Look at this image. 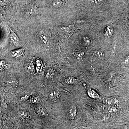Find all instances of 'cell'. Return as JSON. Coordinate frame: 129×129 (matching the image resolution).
Masks as SVG:
<instances>
[{"label": "cell", "instance_id": "obj_1", "mask_svg": "<svg viewBox=\"0 0 129 129\" xmlns=\"http://www.w3.org/2000/svg\"><path fill=\"white\" fill-rule=\"evenodd\" d=\"M119 103V99L117 97H109L104 99L103 105L105 110L109 113H114L117 111Z\"/></svg>", "mask_w": 129, "mask_h": 129}, {"label": "cell", "instance_id": "obj_2", "mask_svg": "<svg viewBox=\"0 0 129 129\" xmlns=\"http://www.w3.org/2000/svg\"><path fill=\"white\" fill-rule=\"evenodd\" d=\"M9 39L10 42L15 46L18 47L19 44V39L16 33L10 28H9Z\"/></svg>", "mask_w": 129, "mask_h": 129}, {"label": "cell", "instance_id": "obj_3", "mask_svg": "<svg viewBox=\"0 0 129 129\" xmlns=\"http://www.w3.org/2000/svg\"><path fill=\"white\" fill-rule=\"evenodd\" d=\"M24 49L23 48L16 49L11 51V55L14 58H17L22 56L24 54Z\"/></svg>", "mask_w": 129, "mask_h": 129}, {"label": "cell", "instance_id": "obj_4", "mask_svg": "<svg viewBox=\"0 0 129 129\" xmlns=\"http://www.w3.org/2000/svg\"><path fill=\"white\" fill-rule=\"evenodd\" d=\"M35 67L31 62H28L25 64L24 69L25 72L29 74H32L34 72Z\"/></svg>", "mask_w": 129, "mask_h": 129}, {"label": "cell", "instance_id": "obj_5", "mask_svg": "<svg viewBox=\"0 0 129 129\" xmlns=\"http://www.w3.org/2000/svg\"><path fill=\"white\" fill-rule=\"evenodd\" d=\"M35 65L36 73L41 72L44 68V64L42 61L39 58L37 59L35 62Z\"/></svg>", "mask_w": 129, "mask_h": 129}, {"label": "cell", "instance_id": "obj_6", "mask_svg": "<svg viewBox=\"0 0 129 129\" xmlns=\"http://www.w3.org/2000/svg\"><path fill=\"white\" fill-rule=\"evenodd\" d=\"M35 111L36 114L39 116L43 117L46 116L48 114V112L46 109L41 106L37 107L35 109Z\"/></svg>", "mask_w": 129, "mask_h": 129}, {"label": "cell", "instance_id": "obj_7", "mask_svg": "<svg viewBox=\"0 0 129 129\" xmlns=\"http://www.w3.org/2000/svg\"><path fill=\"white\" fill-rule=\"evenodd\" d=\"M48 96L51 99L53 100H56L59 99L60 94L57 90H53L49 92Z\"/></svg>", "mask_w": 129, "mask_h": 129}, {"label": "cell", "instance_id": "obj_8", "mask_svg": "<svg viewBox=\"0 0 129 129\" xmlns=\"http://www.w3.org/2000/svg\"><path fill=\"white\" fill-rule=\"evenodd\" d=\"M65 3L64 0H54L52 1V5L55 8H60L64 6Z\"/></svg>", "mask_w": 129, "mask_h": 129}, {"label": "cell", "instance_id": "obj_9", "mask_svg": "<svg viewBox=\"0 0 129 129\" xmlns=\"http://www.w3.org/2000/svg\"><path fill=\"white\" fill-rule=\"evenodd\" d=\"M74 56L76 60L79 61L81 60L84 55V52L80 50H76L73 52Z\"/></svg>", "mask_w": 129, "mask_h": 129}, {"label": "cell", "instance_id": "obj_10", "mask_svg": "<svg viewBox=\"0 0 129 129\" xmlns=\"http://www.w3.org/2000/svg\"><path fill=\"white\" fill-rule=\"evenodd\" d=\"M94 56L97 58L100 59H103L105 57L104 52L100 49H96L94 51Z\"/></svg>", "mask_w": 129, "mask_h": 129}, {"label": "cell", "instance_id": "obj_11", "mask_svg": "<svg viewBox=\"0 0 129 129\" xmlns=\"http://www.w3.org/2000/svg\"><path fill=\"white\" fill-rule=\"evenodd\" d=\"M77 114V109L75 106H73L69 111V116L71 119L73 120Z\"/></svg>", "mask_w": 129, "mask_h": 129}, {"label": "cell", "instance_id": "obj_12", "mask_svg": "<svg viewBox=\"0 0 129 129\" xmlns=\"http://www.w3.org/2000/svg\"><path fill=\"white\" fill-rule=\"evenodd\" d=\"M55 75V72L52 69L49 68L46 70L45 72V77L47 79L52 78Z\"/></svg>", "mask_w": 129, "mask_h": 129}, {"label": "cell", "instance_id": "obj_13", "mask_svg": "<svg viewBox=\"0 0 129 129\" xmlns=\"http://www.w3.org/2000/svg\"><path fill=\"white\" fill-rule=\"evenodd\" d=\"M88 96L91 98L94 99H97L100 98L99 94L96 92L94 90L91 89H89L88 90Z\"/></svg>", "mask_w": 129, "mask_h": 129}, {"label": "cell", "instance_id": "obj_14", "mask_svg": "<svg viewBox=\"0 0 129 129\" xmlns=\"http://www.w3.org/2000/svg\"><path fill=\"white\" fill-rule=\"evenodd\" d=\"M113 33V30L111 27L108 26L106 28L105 33V36L106 38L111 37Z\"/></svg>", "mask_w": 129, "mask_h": 129}, {"label": "cell", "instance_id": "obj_15", "mask_svg": "<svg viewBox=\"0 0 129 129\" xmlns=\"http://www.w3.org/2000/svg\"><path fill=\"white\" fill-rule=\"evenodd\" d=\"M39 11L38 8L35 6H32L28 10V14L31 16H33L35 15Z\"/></svg>", "mask_w": 129, "mask_h": 129}, {"label": "cell", "instance_id": "obj_16", "mask_svg": "<svg viewBox=\"0 0 129 129\" xmlns=\"http://www.w3.org/2000/svg\"><path fill=\"white\" fill-rule=\"evenodd\" d=\"M77 81L76 79L73 76L68 77L65 80L66 83L69 85L74 84L76 83Z\"/></svg>", "mask_w": 129, "mask_h": 129}, {"label": "cell", "instance_id": "obj_17", "mask_svg": "<svg viewBox=\"0 0 129 129\" xmlns=\"http://www.w3.org/2000/svg\"><path fill=\"white\" fill-rule=\"evenodd\" d=\"M40 41L44 45H48V37L45 34L43 33L40 34Z\"/></svg>", "mask_w": 129, "mask_h": 129}, {"label": "cell", "instance_id": "obj_18", "mask_svg": "<svg viewBox=\"0 0 129 129\" xmlns=\"http://www.w3.org/2000/svg\"><path fill=\"white\" fill-rule=\"evenodd\" d=\"M30 102L32 103H39L40 102L39 98L37 96H33L31 97Z\"/></svg>", "mask_w": 129, "mask_h": 129}, {"label": "cell", "instance_id": "obj_19", "mask_svg": "<svg viewBox=\"0 0 129 129\" xmlns=\"http://www.w3.org/2000/svg\"><path fill=\"white\" fill-rule=\"evenodd\" d=\"M19 115L22 118L25 119L28 116V113L25 110L21 111L19 113Z\"/></svg>", "mask_w": 129, "mask_h": 129}, {"label": "cell", "instance_id": "obj_20", "mask_svg": "<svg viewBox=\"0 0 129 129\" xmlns=\"http://www.w3.org/2000/svg\"><path fill=\"white\" fill-rule=\"evenodd\" d=\"M1 69H5L8 68V65L7 64L6 61L3 60L1 61L0 62Z\"/></svg>", "mask_w": 129, "mask_h": 129}, {"label": "cell", "instance_id": "obj_21", "mask_svg": "<svg viewBox=\"0 0 129 129\" xmlns=\"http://www.w3.org/2000/svg\"><path fill=\"white\" fill-rule=\"evenodd\" d=\"M91 3L94 5H100L103 2V0H90Z\"/></svg>", "mask_w": 129, "mask_h": 129}, {"label": "cell", "instance_id": "obj_22", "mask_svg": "<svg viewBox=\"0 0 129 129\" xmlns=\"http://www.w3.org/2000/svg\"><path fill=\"white\" fill-rule=\"evenodd\" d=\"M83 40L84 42L86 44H88V45L90 44L91 43V40L88 36L84 37L83 38Z\"/></svg>", "mask_w": 129, "mask_h": 129}, {"label": "cell", "instance_id": "obj_23", "mask_svg": "<svg viewBox=\"0 0 129 129\" xmlns=\"http://www.w3.org/2000/svg\"><path fill=\"white\" fill-rule=\"evenodd\" d=\"M29 97V96L27 95H26V96H25L24 97H22L21 98V101H23V100H25L27 99Z\"/></svg>", "mask_w": 129, "mask_h": 129}, {"label": "cell", "instance_id": "obj_24", "mask_svg": "<svg viewBox=\"0 0 129 129\" xmlns=\"http://www.w3.org/2000/svg\"><path fill=\"white\" fill-rule=\"evenodd\" d=\"M3 106L4 107H7L8 106V105H9V103L8 102V101H6V102H4L3 103Z\"/></svg>", "mask_w": 129, "mask_h": 129}, {"label": "cell", "instance_id": "obj_25", "mask_svg": "<svg viewBox=\"0 0 129 129\" xmlns=\"http://www.w3.org/2000/svg\"></svg>", "mask_w": 129, "mask_h": 129}]
</instances>
